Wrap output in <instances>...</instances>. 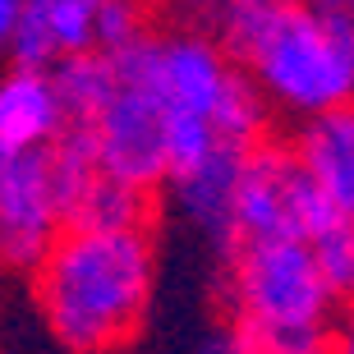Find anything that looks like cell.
<instances>
[{"label": "cell", "instance_id": "obj_9", "mask_svg": "<svg viewBox=\"0 0 354 354\" xmlns=\"http://www.w3.org/2000/svg\"><path fill=\"white\" fill-rule=\"evenodd\" d=\"M299 171L322 189V194L354 216V115L350 111H327L313 115L299 133V147H290Z\"/></svg>", "mask_w": 354, "mask_h": 354}, {"label": "cell", "instance_id": "obj_14", "mask_svg": "<svg viewBox=\"0 0 354 354\" xmlns=\"http://www.w3.org/2000/svg\"><path fill=\"white\" fill-rule=\"evenodd\" d=\"M308 253H313V263H317V272H322L331 295H350V286H354V230L350 225L313 239Z\"/></svg>", "mask_w": 354, "mask_h": 354}, {"label": "cell", "instance_id": "obj_4", "mask_svg": "<svg viewBox=\"0 0 354 354\" xmlns=\"http://www.w3.org/2000/svg\"><path fill=\"white\" fill-rule=\"evenodd\" d=\"M88 129L97 171L106 180L138 194H152L157 184H166V129H161V106L147 88L115 83V97Z\"/></svg>", "mask_w": 354, "mask_h": 354}, {"label": "cell", "instance_id": "obj_5", "mask_svg": "<svg viewBox=\"0 0 354 354\" xmlns=\"http://www.w3.org/2000/svg\"><path fill=\"white\" fill-rule=\"evenodd\" d=\"M304 198H308V175L299 171L295 152L290 147H276V143H258L244 157L239 180H235V198H230V244L299 239Z\"/></svg>", "mask_w": 354, "mask_h": 354}, {"label": "cell", "instance_id": "obj_18", "mask_svg": "<svg viewBox=\"0 0 354 354\" xmlns=\"http://www.w3.org/2000/svg\"><path fill=\"white\" fill-rule=\"evenodd\" d=\"M198 354H230V341H225V336H212V341L203 345Z\"/></svg>", "mask_w": 354, "mask_h": 354}, {"label": "cell", "instance_id": "obj_11", "mask_svg": "<svg viewBox=\"0 0 354 354\" xmlns=\"http://www.w3.org/2000/svg\"><path fill=\"white\" fill-rule=\"evenodd\" d=\"M46 74H51V88H55V97H60L65 124H92V120L106 111V102L115 97V69H111V55L97 51V46L55 60Z\"/></svg>", "mask_w": 354, "mask_h": 354}, {"label": "cell", "instance_id": "obj_3", "mask_svg": "<svg viewBox=\"0 0 354 354\" xmlns=\"http://www.w3.org/2000/svg\"><path fill=\"white\" fill-rule=\"evenodd\" d=\"M230 299L235 322L272 331H327L336 295L327 290L308 244L263 239L230 244Z\"/></svg>", "mask_w": 354, "mask_h": 354}, {"label": "cell", "instance_id": "obj_19", "mask_svg": "<svg viewBox=\"0 0 354 354\" xmlns=\"http://www.w3.org/2000/svg\"><path fill=\"white\" fill-rule=\"evenodd\" d=\"M304 5H313V10H350V0H304Z\"/></svg>", "mask_w": 354, "mask_h": 354}, {"label": "cell", "instance_id": "obj_15", "mask_svg": "<svg viewBox=\"0 0 354 354\" xmlns=\"http://www.w3.org/2000/svg\"><path fill=\"white\" fill-rule=\"evenodd\" d=\"M138 32H147L138 0H106L102 14H97L92 46H97V51H120V46H124V41H133Z\"/></svg>", "mask_w": 354, "mask_h": 354}, {"label": "cell", "instance_id": "obj_10", "mask_svg": "<svg viewBox=\"0 0 354 354\" xmlns=\"http://www.w3.org/2000/svg\"><path fill=\"white\" fill-rule=\"evenodd\" d=\"M244 157H249V152H239V147H216L207 161H198L194 171L166 180L175 207H180L203 235L216 239V244H230V198H235V180H239Z\"/></svg>", "mask_w": 354, "mask_h": 354}, {"label": "cell", "instance_id": "obj_16", "mask_svg": "<svg viewBox=\"0 0 354 354\" xmlns=\"http://www.w3.org/2000/svg\"><path fill=\"white\" fill-rule=\"evenodd\" d=\"M14 24H19V0H0V55H10Z\"/></svg>", "mask_w": 354, "mask_h": 354}, {"label": "cell", "instance_id": "obj_13", "mask_svg": "<svg viewBox=\"0 0 354 354\" xmlns=\"http://www.w3.org/2000/svg\"><path fill=\"white\" fill-rule=\"evenodd\" d=\"M225 341H230V354H331L327 331H272L235 322L225 331Z\"/></svg>", "mask_w": 354, "mask_h": 354}, {"label": "cell", "instance_id": "obj_2", "mask_svg": "<svg viewBox=\"0 0 354 354\" xmlns=\"http://www.w3.org/2000/svg\"><path fill=\"white\" fill-rule=\"evenodd\" d=\"M221 55L295 115L345 111L354 92V24L350 10H313L276 0L263 10H225Z\"/></svg>", "mask_w": 354, "mask_h": 354}, {"label": "cell", "instance_id": "obj_7", "mask_svg": "<svg viewBox=\"0 0 354 354\" xmlns=\"http://www.w3.org/2000/svg\"><path fill=\"white\" fill-rule=\"evenodd\" d=\"M102 5L106 0H19L10 60L24 69H51L65 55L92 51Z\"/></svg>", "mask_w": 354, "mask_h": 354}, {"label": "cell", "instance_id": "obj_8", "mask_svg": "<svg viewBox=\"0 0 354 354\" xmlns=\"http://www.w3.org/2000/svg\"><path fill=\"white\" fill-rule=\"evenodd\" d=\"M65 129V111L46 69L14 65L0 74V147L5 152H41Z\"/></svg>", "mask_w": 354, "mask_h": 354}, {"label": "cell", "instance_id": "obj_6", "mask_svg": "<svg viewBox=\"0 0 354 354\" xmlns=\"http://www.w3.org/2000/svg\"><path fill=\"white\" fill-rule=\"evenodd\" d=\"M60 235V212L41 152H14L0 175V263L37 267Z\"/></svg>", "mask_w": 354, "mask_h": 354}, {"label": "cell", "instance_id": "obj_12", "mask_svg": "<svg viewBox=\"0 0 354 354\" xmlns=\"http://www.w3.org/2000/svg\"><path fill=\"white\" fill-rule=\"evenodd\" d=\"M143 221H147V194L97 175L74 203V212L65 216V230H143Z\"/></svg>", "mask_w": 354, "mask_h": 354}, {"label": "cell", "instance_id": "obj_1", "mask_svg": "<svg viewBox=\"0 0 354 354\" xmlns=\"http://www.w3.org/2000/svg\"><path fill=\"white\" fill-rule=\"evenodd\" d=\"M32 272L55 341L74 354H115L143 331L157 253L147 230H60Z\"/></svg>", "mask_w": 354, "mask_h": 354}, {"label": "cell", "instance_id": "obj_20", "mask_svg": "<svg viewBox=\"0 0 354 354\" xmlns=\"http://www.w3.org/2000/svg\"><path fill=\"white\" fill-rule=\"evenodd\" d=\"M10 157H14V152H5V147H0V175H5V166H10Z\"/></svg>", "mask_w": 354, "mask_h": 354}, {"label": "cell", "instance_id": "obj_17", "mask_svg": "<svg viewBox=\"0 0 354 354\" xmlns=\"http://www.w3.org/2000/svg\"><path fill=\"white\" fill-rule=\"evenodd\" d=\"M225 10H263V5H276V0H221Z\"/></svg>", "mask_w": 354, "mask_h": 354}]
</instances>
